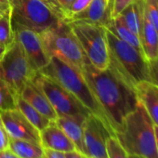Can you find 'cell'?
Listing matches in <instances>:
<instances>
[{"label": "cell", "instance_id": "22", "mask_svg": "<svg viewBox=\"0 0 158 158\" xmlns=\"http://www.w3.org/2000/svg\"><path fill=\"white\" fill-rule=\"evenodd\" d=\"M16 107L25 116V118L39 131L43 130L52 122L42 114H40L32 105H30L20 95H18L16 100Z\"/></svg>", "mask_w": 158, "mask_h": 158}, {"label": "cell", "instance_id": "21", "mask_svg": "<svg viewBox=\"0 0 158 158\" xmlns=\"http://www.w3.org/2000/svg\"><path fill=\"white\" fill-rule=\"evenodd\" d=\"M105 28L111 31L113 34H114L117 37H119L123 41L127 42V44L131 45L133 48L143 53L139 37L127 27V25L124 23L120 16L112 18V20L110 21V23Z\"/></svg>", "mask_w": 158, "mask_h": 158}, {"label": "cell", "instance_id": "20", "mask_svg": "<svg viewBox=\"0 0 158 158\" xmlns=\"http://www.w3.org/2000/svg\"><path fill=\"white\" fill-rule=\"evenodd\" d=\"M9 149L20 158H44V148L33 141L10 138Z\"/></svg>", "mask_w": 158, "mask_h": 158}, {"label": "cell", "instance_id": "3", "mask_svg": "<svg viewBox=\"0 0 158 158\" xmlns=\"http://www.w3.org/2000/svg\"><path fill=\"white\" fill-rule=\"evenodd\" d=\"M109 67L135 89L142 81H151L149 62L144 54L106 29Z\"/></svg>", "mask_w": 158, "mask_h": 158}, {"label": "cell", "instance_id": "13", "mask_svg": "<svg viewBox=\"0 0 158 158\" xmlns=\"http://www.w3.org/2000/svg\"><path fill=\"white\" fill-rule=\"evenodd\" d=\"M114 0H92L81 12L71 17L66 23L84 21L106 27L112 20Z\"/></svg>", "mask_w": 158, "mask_h": 158}, {"label": "cell", "instance_id": "18", "mask_svg": "<svg viewBox=\"0 0 158 158\" xmlns=\"http://www.w3.org/2000/svg\"><path fill=\"white\" fill-rule=\"evenodd\" d=\"M84 121L70 116H58L54 121L73 143L76 151L82 154H84Z\"/></svg>", "mask_w": 158, "mask_h": 158}, {"label": "cell", "instance_id": "7", "mask_svg": "<svg viewBox=\"0 0 158 158\" xmlns=\"http://www.w3.org/2000/svg\"><path fill=\"white\" fill-rule=\"evenodd\" d=\"M8 2L12 23L26 26L37 33L60 22L45 0H8Z\"/></svg>", "mask_w": 158, "mask_h": 158}, {"label": "cell", "instance_id": "40", "mask_svg": "<svg viewBox=\"0 0 158 158\" xmlns=\"http://www.w3.org/2000/svg\"><path fill=\"white\" fill-rule=\"evenodd\" d=\"M86 158H93V157H88V156H85Z\"/></svg>", "mask_w": 158, "mask_h": 158}, {"label": "cell", "instance_id": "6", "mask_svg": "<svg viewBox=\"0 0 158 158\" xmlns=\"http://www.w3.org/2000/svg\"><path fill=\"white\" fill-rule=\"evenodd\" d=\"M68 23L80 44L89 62L99 70L107 69L110 59L106 28L84 21H73Z\"/></svg>", "mask_w": 158, "mask_h": 158}, {"label": "cell", "instance_id": "33", "mask_svg": "<svg viewBox=\"0 0 158 158\" xmlns=\"http://www.w3.org/2000/svg\"><path fill=\"white\" fill-rule=\"evenodd\" d=\"M0 12L5 15H10V8L8 0H0Z\"/></svg>", "mask_w": 158, "mask_h": 158}, {"label": "cell", "instance_id": "38", "mask_svg": "<svg viewBox=\"0 0 158 158\" xmlns=\"http://www.w3.org/2000/svg\"><path fill=\"white\" fill-rule=\"evenodd\" d=\"M129 158H143V157H140V156H138V155H129Z\"/></svg>", "mask_w": 158, "mask_h": 158}, {"label": "cell", "instance_id": "25", "mask_svg": "<svg viewBox=\"0 0 158 158\" xmlns=\"http://www.w3.org/2000/svg\"><path fill=\"white\" fill-rule=\"evenodd\" d=\"M52 12L60 20L66 21L69 17V10L74 0H45Z\"/></svg>", "mask_w": 158, "mask_h": 158}, {"label": "cell", "instance_id": "17", "mask_svg": "<svg viewBox=\"0 0 158 158\" xmlns=\"http://www.w3.org/2000/svg\"><path fill=\"white\" fill-rule=\"evenodd\" d=\"M135 90L153 125L158 127V86L151 81H142L136 86Z\"/></svg>", "mask_w": 158, "mask_h": 158}, {"label": "cell", "instance_id": "29", "mask_svg": "<svg viewBox=\"0 0 158 158\" xmlns=\"http://www.w3.org/2000/svg\"><path fill=\"white\" fill-rule=\"evenodd\" d=\"M134 0H114V6H113V12L112 17H117L125 8H127L130 3H132Z\"/></svg>", "mask_w": 158, "mask_h": 158}, {"label": "cell", "instance_id": "11", "mask_svg": "<svg viewBox=\"0 0 158 158\" xmlns=\"http://www.w3.org/2000/svg\"><path fill=\"white\" fill-rule=\"evenodd\" d=\"M84 155L93 158H108L106 142L114 135L96 115L90 114L84 121Z\"/></svg>", "mask_w": 158, "mask_h": 158}, {"label": "cell", "instance_id": "35", "mask_svg": "<svg viewBox=\"0 0 158 158\" xmlns=\"http://www.w3.org/2000/svg\"><path fill=\"white\" fill-rule=\"evenodd\" d=\"M65 155L67 158H86L84 154L79 152L78 151H73V152H65Z\"/></svg>", "mask_w": 158, "mask_h": 158}, {"label": "cell", "instance_id": "30", "mask_svg": "<svg viewBox=\"0 0 158 158\" xmlns=\"http://www.w3.org/2000/svg\"><path fill=\"white\" fill-rule=\"evenodd\" d=\"M9 144H10V136L8 135L1 118H0V151H4L9 149Z\"/></svg>", "mask_w": 158, "mask_h": 158}, {"label": "cell", "instance_id": "15", "mask_svg": "<svg viewBox=\"0 0 158 158\" xmlns=\"http://www.w3.org/2000/svg\"><path fill=\"white\" fill-rule=\"evenodd\" d=\"M20 96L50 121H55L58 117L55 110L53 109L46 95L34 83L33 80L23 88Z\"/></svg>", "mask_w": 158, "mask_h": 158}, {"label": "cell", "instance_id": "5", "mask_svg": "<svg viewBox=\"0 0 158 158\" xmlns=\"http://www.w3.org/2000/svg\"><path fill=\"white\" fill-rule=\"evenodd\" d=\"M39 35L50 58H57L81 73L89 60L68 23L60 21Z\"/></svg>", "mask_w": 158, "mask_h": 158}, {"label": "cell", "instance_id": "16", "mask_svg": "<svg viewBox=\"0 0 158 158\" xmlns=\"http://www.w3.org/2000/svg\"><path fill=\"white\" fill-rule=\"evenodd\" d=\"M142 19H141V30L139 40L141 43L142 50L148 62L153 60L158 56V31L149 19L143 0L142 7Z\"/></svg>", "mask_w": 158, "mask_h": 158}, {"label": "cell", "instance_id": "12", "mask_svg": "<svg viewBox=\"0 0 158 158\" xmlns=\"http://www.w3.org/2000/svg\"><path fill=\"white\" fill-rule=\"evenodd\" d=\"M0 118L10 139H25L41 144L40 131L17 108L0 112Z\"/></svg>", "mask_w": 158, "mask_h": 158}, {"label": "cell", "instance_id": "19", "mask_svg": "<svg viewBox=\"0 0 158 158\" xmlns=\"http://www.w3.org/2000/svg\"><path fill=\"white\" fill-rule=\"evenodd\" d=\"M142 7L143 0H134L124 10L118 15L121 17L127 27L137 35L139 37L140 35L141 30V19H142Z\"/></svg>", "mask_w": 158, "mask_h": 158}, {"label": "cell", "instance_id": "1", "mask_svg": "<svg viewBox=\"0 0 158 158\" xmlns=\"http://www.w3.org/2000/svg\"><path fill=\"white\" fill-rule=\"evenodd\" d=\"M81 73L115 135L121 129L125 118L139 102L136 90L110 67L99 70L88 61Z\"/></svg>", "mask_w": 158, "mask_h": 158}, {"label": "cell", "instance_id": "37", "mask_svg": "<svg viewBox=\"0 0 158 158\" xmlns=\"http://www.w3.org/2000/svg\"><path fill=\"white\" fill-rule=\"evenodd\" d=\"M154 133H155V144H156V152L158 156V127L154 126Z\"/></svg>", "mask_w": 158, "mask_h": 158}, {"label": "cell", "instance_id": "10", "mask_svg": "<svg viewBox=\"0 0 158 158\" xmlns=\"http://www.w3.org/2000/svg\"><path fill=\"white\" fill-rule=\"evenodd\" d=\"M12 27L15 39L21 45L31 67L35 73L41 72L48 65L51 58L46 50L39 33L17 23H12Z\"/></svg>", "mask_w": 158, "mask_h": 158}, {"label": "cell", "instance_id": "39", "mask_svg": "<svg viewBox=\"0 0 158 158\" xmlns=\"http://www.w3.org/2000/svg\"><path fill=\"white\" fill-rule=\"evenodd\" d=\"M5 14H3V13H1V12H0V18H2L3 16H4Z\"/></svg>", "mask_w": 158, "mask_h": 158}, {"label": "cell", "instance_id": "8", "mask_svg": "<svg viewBox=\"0 0 158 158\" xmlns=\"http://www.w3.org/2000/svg\"><path fill=\"white\" fill-rule=\"evenodd\" d=\"M33 81L46 95L58 116L85 120L91 114L73 94L49 76L38 73Z\"/></svg>", "mask_w": 158, "mask_h": 158}, {"label": "cell", "instance_id": "9", "mask_svg": "<svg viewBox=\"0 0 158 158\" xmlns=\"http://www.w3.org/2000/svg\"><path fill=\"white\" fill-rule=\"evenodd\" d=\"M37 73L31 67L21 45L15 39L0 60V78L20 95L23 88Z\"/></svg>", "mask_w": 158, "mask_h": 158}, {"label": "cell", "instance_id": "23", "mask_svg": "<svg viewBox=\"0 0 158 158\" xmlns=\"http://www.w3.org/2000/svg\"><path fill=\"white\" fill-rule=\"evenodd\" d=\"M18 95L6 81L0 78V112L17 108Z\"/></svg>", "mask_w": 158, "mask_h": 158}, {"label": "cell", "instance_id": "27", "mask_svg": "<svg viewBox=\"0 0 158 158\" xmlns=\"http://www.w3.org/2000/svg\"><path fill=\"white\" fill-rule=\"evenodd\" d=\"M146 13L158 31V0H144Z\"/></svg>", "mask_w": 158, "mask_h": 158}, {"label": "cell", "instance_id": "2", "mask_svg": "<svg viewBox=\"0 0 158 158\" xmlns=\"http://www.w3.org/2000/svg\"><path fill=\"white\" fill-rule=\"evenodd\" d=\"M115 136L129 155L158 158L154 125L140 102L125 118Z\"/></svg>", "mask_w": 158, "mask_h": 158}, {"label": "cell", "instance_id": "14", "mask_svg": "<svg viewBox=\"0 0 158 158\" xmlns=\"http://www.w3.org/2000/svg\"><path fill=\"white\" fill-rule=\"evenodd\" d=\"M40 143L44 149L69 152L76 151L73 143L64 132L52 121L47 127L40 131Z\"/></svg>", "mask_w": 158, "mask_h": 158}, {"label": "cell", "instance_id": "36", "mask_svg": "<svg viewBox=\"0 0 158 158\" xmlns=\"http://www.w3.org/2000/svg\"><path fill=\"white\" fill-rule=\"evenodd\" d=\"M7 50H8V47L4 46V45H2V44H0V60H2V58H3L4 55L6 54Z\"/></svg>", "mask_w": 158, "mask_h": 158}, {"label": "cell", "instance_id": "34", "mask_svg": "<svg viewBox=\"0 0 158 158\" xmlns=\"http://www.w3.org/2000/svg\"><path fill=\"white\" fill-rule=\"evenodd\" d=\"M0 158H20L10 149L0 151Z\"/></svg>", "mask_w": 158, "mask_h": 158}, {"label": "cell", "instance_id": "24", "mask_svg": "<svg viewBox=\"0 0 158 158\" xmlns=\"http://www.w3.org/2000/svg\"><path fill=\"white\" fill-rule=\"evenodd\" d=\"M15 41L14 31L10 15H4L0 18V44L10 47Z\"/></svg>", "mask_w": 158, "mask_h": 158}, {"label": "cell", "instance_id": "4", "mask_svg": "<svg viewBox=\"0 0 158 158\" xmlns=\"http://www.w3.org/2000/svg\"><path fill=\"white\" fill-rule=\"evenodd\" d=\"M39 73L57 81L60 86L73 94L92 114L99 117L114 133L100 103L80 72L57 58H51L48 65Z\"/></svg>", "mask_w": 158, "mask_h": 158}, {"label": "cell", "instance_id": "31", "mask_svg": "<svg viewBox=\"0 0 158 158\" xmlns=\"http://www.w3.org/2000/svg\"><path fill=\"white\" fill-rule=\"evenodd\" d=\"M149 70L151 82L158 86V56L152 61H149Z\"/></svg>", "mask_w": 158, "mask_h": 158}, {"label": "cell", "instance_id": "32", "mask_svg": "<svg viewBox=\"0 0 158 158\" xmlns=\"http://www.w3.org/2000/svg\"><path fill=\"white\" fill-rule=\"evenodd\" d=\"M44 158H67L65 152L44 149Z\"/></svg>", "mask_w": 158, "mask_h": 158}, {"label": "cell", "instance_id": "26", "mask_svg": "<svg viewBox=\"0 0 158 158\" xmlns=\"http://www.w3.org/2000/svg\"><path fill=\"white\" fill-rule=\"evenodd\" d=\"M106 152L108 158H129L128 153L115 135H112L108 138L106 142Z\"/></svg>", "mask_w": 158, "mask_h": 158}, {"label": "cell", "instance_id": "41", "mask_svg": "<svg viewBox=\"0 0 158 158\" xmlns=\"http://www.w3.org/2000/svg\"><path fill=\"white\" fill-rule=\"evenodd\" d=\"M1 13H2V12H1Z\"/></svg>", "mask_w": 158, "mask_h": 158}, {"label": "cell", "instance_id": "28", "mask_svg": "<svg viewBox=\"0 0 158 158\" xmlns=\"http://www.w3.org/2000/svg\"><path fill=\"white\" fill-rule=\"evenodd\" d=\"M91 1L92 0H74L72 4V6H71V8H70V10H69V17L65 22H67L73 15L84 10L90 4Z\"/></svg>", "mask_w": 158, "mask_h": 158}]
</instances>
